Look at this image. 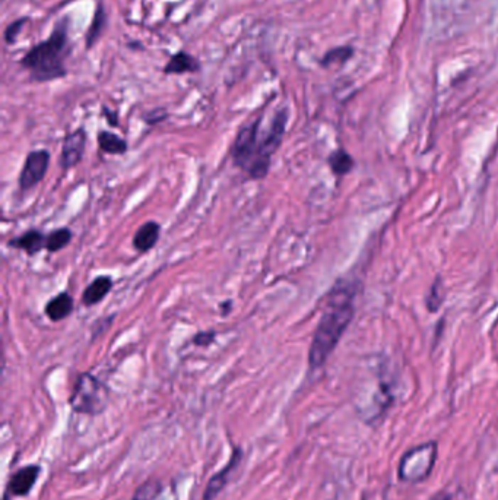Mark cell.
I'll return each instance as SVG.
<instances>
[{"instance_id": "obj_1", "label": "cell", "mask_w": 498, "mask_h": 500, "mask_svg": "<svg viewBox=\"0 0 498 500\" xmlns=\"http://www.w3.org/2000/svg\"><path fill=\"white\" fill-rule=\"evenodd\" d=\"M354 300L355 288L351 284H337L332 289L310 346L308 363L311 368L322 367L342 338L354 318Z\"/></svg>"}, {"instance_id": "obj_2", "label": "cell", "mask_w": 498, "mask_h": 500, "mask_svg": "<svg viewBox=\"0 0 498 500\" xmlns=\"http://www.w3.org/2000/svg\"><path fill=\"white\" fill-rule=\"evenodd\" d=\"M69 22L60 19L50 37L33 46L21 59V66L30 72L36 83H50L67 75L66 58L70 53Z\"/></svg>"}, {"instance_id": "obj_3", "label": "cell", "mask_w": 498, "mask_h": 500, "mask_svg": "<svg viewBox=\"0 0 498 500\" xmlns=\"http://www.w3.org/2000/svg\"><path fill=\"white\" fill-rule=\"evenodd\" d=\"M286 124H288V110L282 109L276 112V115L271 120L269 127L265 132L260 127L257 141H256L254 160L249 170L250 177L260 180L268 176L272 155L278 151V148L282 144Z\"/></svg>"}, {"instance_id": "obj_4", "label": "cell", "mask_w": 498, "mask_h": 500, "mask_svg": "<svg viewBox=\"0 0 498 500\" xmlns=\"http://www.w3.org/2000/svg\"><path fill=\"white\" fill-rule=\"evenodd\" d=\"M69 404L75 413L98 415L109 404V389L91 373H82L77 378Z\"/></svg>"}, {"instance_id": "obj_5", "label": "cell", "mask_w": 498, "mask_h": 500, "mask_svg": "<svg viewBox=\"0 0 498 500\" xmlns=\"http://www.w3.org/2000/svg\"><path fill=\"white\" fill-rule=\"evenodd\" d=\"M437 459V443L430 442L412 447L408 451L399 464V477L404 482L418 483L426 480Z\"/></svg>"}, {"instance_id": "obj_6", "label": "cell", "mask_w": 498, "mask_h": 500, "mask_svg": "<svg viewBox=\"0 0 498 500\" xmlns=\"http://www.w3.org/2000/svg\"><path fill=\"white\" fill-rule=\"evenodd\" d=\"M264 117H257L251 123L243 126L232 144V161L244 171H249L256 154V141Z\"/></svg>"}, {"instance_id": "obj_7", "label": "cell", "mask_w": 498, "mask_h": 500, "mask_svg": "<svg viewBox=\"0 0 498 500\" xmlns=\"http://www.w3.org/2000/svg\"><path fill=\"white\" fill-rule=\"evenodd\" d=\"M50 164V154L45 149L33 151L28 154L27 160L19 174V188L21 191H30L31 188L44 179Z\"/></svg>"}, {"instance_id": "obj_8", "label": "cell", "mask_w": 498, "mask_h": 500, "mask_svg": "<svg viewBox=\"0 0 498 500\" xmlns=\"http://www.w3.org/2000/svg\"><path fill=\"white\" fill-rule=\"evenodd\" d=\"M242 459H243V450L240 446H235L227 465L221 471L214 474L211 480L207 482L203 491V500H214L225 489V486L229 483L232 477L234 471L239 468Z\"/></svg>"}, {"instance_id": "obj_9", "label": "cell", "mask_w": 498, "mask_h": 500, "mask_svg": "<svg viewBox=\"0 0 498 500\" xmlns=\"http://www.w3.org/2000/svg\"><path fill=\"white\" fill-rule=\"evenodd\" d=\"M87 147V132L81 127L76 129L72 134L65 138L63 148H62V160L60 164L65 170H69L80 164L82 160L84 152Z\"/></svg>"}, {"instance_id": "obj_10", "label": "cell", "mask_w": 498, "mask_h": 500, "mask_svg": "<svg viewBox=\"0 0 498 500\" xmlns=\"http://www.w3.org/2000/svg\"><path fill=\"white\" fill-rule=\"evenodd\" d=\"M40 474H41V468L37 464L27 465V467L18 469L11 476L8 486H6V491L11 496H16V497L30 494L33 487L36 486L38 477H40Z\"/></svg>"}, {"instance_id": "obj_11", "label": "cell", "mask_w": 498, "mask_h": 500, "mask_svg": "<svg viewBox=\"0 0 498 500\" xmlns=\"http://www.w3.org/2000/svg\"><path fill=\"white\" fill-rule=\"evenodd\" d=\"M200 70V62L188 51H177L170 58L163 72L166 75H183L195 73Z\"/></svg>"}, {"instance_id": "obj_12", "label": "cell", "mask_w": 498, "mask_h": 500, "mask_svg": "<svg viewBox=\"0 0 498 500\" xmlns=\"http://www.w3.org/2000/svg\"><path fill=\"white\" fill-rule=\"evenodd\" d=\"M160 233H161V227L158 223L148 221L142 224L134 237L135 249L142 253L151 250L156 245V242H158Z\"/></svg>"}, {"instance_id": "obj_13", "label": "cell", "mask_w": 498, "mask_h": 500, "mask_svg": "<svg viewBox=\"0 0 498 500\" xmlns=\"http://www.w3.org/2000/svg\"><path fill=\"white\" fill-rule=\"evenodd\" d=\"M45 239L47 237L41 231L30 230L27 233L15 237V239H12L9 242V246L19 249V250H23L25 253H28V255H36L43 248H45Z\"/></svg>"}, {"instance_id": "obj_14", "label": "cell", "mask_w": 498, "mask_h": 500, "mask_svg": "<svg viewBox=\"0 0 498 500\" xmlns=\"http://www.w3.org/2000/svg\"><path fill=\"white\" fill-rule=\"evenodd\" d=\"M112 288H113V281H112L110 277L102 275V277L95 278L85 288L84 296H82L84 304L85 306H92V304H97V303L102 302L104 299L109 296V293L112 292Z\"/></svg>"}, {"instance_id": "obj_15", "label": "cell", "mask_w": 498, "mask_h": 500, "mask_svg": "<svg viewBox=\"0 0 498 500\" xmlns=\"http://www.w3.org/2000/svg\"><path fill=\"white\" fill-rule=\"evenodd\" d=\"M72 312H73V299L67 293H60L55 296L45 304V314L48 316L50 321L53 322L66 319Z\"/></svg>"}, {"instance_id": "obj_16", "label": "cell", "mask_w": 498, "mask_h": 500, "mask_svg": "<svg viewBox=\"0 0 498 500\" xmlns=\"http://www.w3.org/2000/svg\"><path fill=\"white\" fill-rule=\"evenodd\" d=\"M107 21H109V15L106 12V9H104V6L101 4L97 5V9L94 12V18H92V22L90 25V28L87 31V36H85V46L87 48H92L97 41L102 37V33L106 31L107 28Z\"/></svg>"}, {"instance_id": "obj_17", "label": "cell", "mask_w": 498, "mask_h": 500, "mask_svg": "<svg viewBox=\"0 0 498 500\" xmlns=\"http://www.w3.org/2000/svg\"><path fill=\"white\" fill-rule=\"evenodd\" d=\"M354 51H355L354 47H350V46L335 47V48L325 53L322 60H320V65L326 69H329L332 66H342L354 56Z\"/></svg>"}, {"instance_id": "obj_18", "label": "cell", "mask_w": 498, "mask_h": 500, "mask_svg": "<svg viewBox=\"0 0 498 500\" xmlns=\"http://www.w3.org/2000/svg\"><path fill=\"white\" fill-rule=\"evenodd\" d=\"M98 144H99V148L102 151H106L107 154L120 155L127 151V142L119 135L112 134V132H107V130L99 132Z\"/></svg>"}, {"instance_id": "obj_19", "label": "cell", "mask_w": 498, "mask_h": 500, "mask_svg": "<svg viewBox=\"0 0 498 500\" xmlns=\"http://www.w3.org/2000/svg\"><path fill=\"white\" fill-rule=\"evenodd\" d=\"M72 240V231L69 228H59L50 233L45 239V249L51 253L65 249Z\"/></svg>"}, {"instance_id": "obj_20", "label": "cell", "mask_w": 498, "mask_h": 500, "mask_svg": "<svg viewBox=\"0 0 498 500\" xmlns=\"http://www.w3.org/2000/svg\"><path fill=\"white\" fill-rule=\"evenodd\" d=\"M329 164H330V169L335 174L342 176V174H347L348 171H351V169L354 166V160L348 152L340 149V151L333 152L329 156Z\"/></svg>"}, {"instance_id": "obj_21", "label": "cell", "mask_w": 498, "mask_h": 500, "mask_svg": "<svg viewBox=\"0 0 498 500\" xmlns=\"http://www.w3.org/2000/svg\"><path fill=\"white\" fill-rule=\"evenodd\" d=\"M163 491V483L156 479H149L142 483L135 491L132 500H155Z\"/></svg>"}, {"instance_id": "obj_22", "label": "cell", "mask_w": 498, "mask_h": 500, "mask_svg": "<svg viewBox=\"0 0 498 500\" xmlns=\"http://www.w3.org/2000/svg\"><path fill=\"white\" fill-rule=\"evenodd\" d=\"M30 19L25 16V18H19V19H15L13 22H11L8 26H6V30H5V43L8 46H12L16 43L22 28H23V25L27 23Z\"/></svg>"}, {"instance_id": "obj_23", "label": "cell", "mask_w": 498, "mask_h": 500, "mask_svg": "<svg viewBox=\"0 0 498 500\" xmlns=\"http://www.w3.org/2000/svg\"><path fill=\"white\" fill-rule=\"evenodd\" d=\"M168 117V113L166 109H155L152 112H149L144 119L148 124H158L161 122H164Z\"/></svg>"}, {"instance_id": "obj_24", "label": "cell", "mask_w": 498, "mask_h": 500, "mask_svg": "<svg viewBox=\"0 0 498 500\" xmlns=\"http://www.w3.org/2000/svg\"><path fill=\"white\" fill-rule=\"evenodd\" d=\"M215 336H217V334H215L214 331L199 332V334L193 338V342H195V346L206 347V346H209V344H212V342L215 341Z\"/></svg>"}, {"instance_id": "obj_25", "label": "cell", "mask_w": 498, "mask_h": 500, "mask_svg": "<svg viewBox=\"0 0 498 500\" xmlns=\"http://www.w3.org/2000/svg\"><path fill=\"white\" fill-rule=\"evenodd\" d=\"M102 112H104V115H106V117L109 119V122L113 124V126H116V124H119V122L116 120V117H117V115L116 113H113V112H110L107 107H104L102 109Z\"/></svg>"}, {"instance_id": "obj_26", "label": "cell", "mask_w": 498, "mask_h": 500, "mask_svg": "<svg viewBox=\"0 0 498 500\" xmlns=\"http://www.w3.org/2000/svg\"><path fill=\"white\" fill-rule=\"evenodd\" d=\"M231 304H232V302L231 300H228L227 303H225V306H224V314H228L229 313V310H231Z\"/></svg>"}]
</instances>
